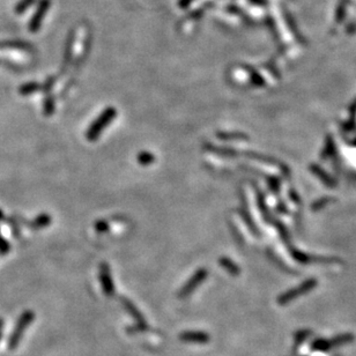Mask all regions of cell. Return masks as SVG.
I'll return each mask as SVG.
<instances>
[{"mask_svg":"<svg viewBox=\"0 0 356 356\" xmlns=\"http://www.w3.org/2000/svg\"><path fill=\"white\" fill-rule=\"evenodd\" d=\"M138 163L141 166H149L155 162V156L149 152H141L138 154Z\"/></svg>","mask_w":356,"mask_h":356,"instance_id":"obj_14","label":"cell"},{"mask_svg":"<svg viewBox=\"0 0 356 356\" xmlns=\"http://www.w3.org/2000/svg\"><path fill=\"white\" fill-rule=\"evenodd\" d=\"M122 303L124 304V307L126 308V310L129 311V312L131 313V315H133L134 318L137 319L139 323L144 324V318H142V316L140 315V312H139V311L137 310V309H135L134 305H133L132 303H131V302H130L129 300H127L126 297H122Z\"/></svg>","mask_w":356,"mask_h":356,"instance_id":"obj_13","label":"cell"},{"mask_svg":"<svg viewBox=\"0 0 356 356\" xmlns=\"http://www.w3.org/2000/svg\"><path fill=\"white\" fill-rule=\"evenodd\" d=\"M219 263H220V265H221V266L223 267V268L227 269L228 273L231 274V275H235V276L240 275V273H241L240 267H238L236 264H235V263H234L233 261H231L230 258L222 257V258H220V262H219Z\"/></svg>","mask_w":356,"mask_h":356,"instance_id":"obj_10","label":"cell"},{"mask_svg":"<svg viewBox=\"0 0 356 356\" xmlns=\"http://www.w3.org/2000/svg\"><path fill=\"white\" fill-rule=\"evenodd\" d=\"M35 2H36V0H20V1L16 3L14 10H15L16 14H23L29 7L33 6Z\"/></svg>","mask_w":356,"mask_h":356,"instance_id":"obj_16","label":"cell"},{"mask_svg":"<svg viewBox=\"0 0 356 356\" xmlns=\"http://www.w3.org/2000/svg\"><path fill=\"white\" fill-rule=\"evenodd\" d=\"M40 89H42V86L38 83H27L19 88V92L22 96H28Z\"/></svg>","mask_w":356,"mask_h":356,"instance_id":"obj_12","label":"cell"},{"mask_svg":"<svg viewBox=\"0 0 356 356\" xmlns=\"http://www.w3.org/2000/svg\"><path fill=\"white\" fill-rule=\"evenodd\" d=\"M3 219H5V214H3L2 209H0V221H1V220H3Z\"/></svg>","mask_w":356,"mask_h":356,"instance_id":"obj_21","label":"cell"},{"mask_svg":"<svg viewBox=\"0 0 356 356\" xmlns=\"http://www.w3.org/2000/svg\"><path fill=\"white\" fill-rule=\"evenodd\" d=\"M204 148L209 153H213V154H216L219 156H223V158H234V156L238 155V152L236 149L229 147H219V146L212 144H205Z\"/></svg>","mask_w":356,"mask_h":356,"instance_id":"obj_6","label":"cell"},{"mask_svg":"<svg viewBox=\"0 0 356 356\" xmlns=\"http://www.w3.org/2000/svg\"><path fill=\"white\" fill-rule=\"evenodd\" d=\"M51 216L49 214H41L38 215L37 218H35L33 221L30 222L29 226L33 228V229H43V228L48 227L50 223H51Z\"/></svg>","mask_w":356,"mask_h":356,"instance_id":"obj_11","label":"cell"},{"mask_svg":"<svg viewBox=\"0 0 356 356\" xmlns=\"http://www.w3.org/2000/svg\"><path fill=\"white\" fill-rule=\"evenodd\" d=\"M9 250H10L9 243L5 240V238L2 237V235L0 234V255L5 256V255L8 254Z\"/></svg>","mask_w":356,"mask_h":356,"instance_id":"obj_19","label":"cell"},{"mask_svg":"<svg viewBox=\"0 0 356 356\" xmlns=\"http://www.w3.org/2000/svg\"><path fill=\"white\" fill-rule=\"evenodd\" d=\"M207 275H208L207 269L199 268L197 272H195L193 275L190 277V280H188L187 282L184 284L179 293H178V297L179 298L187 297L188 295L192 294L195 289H197V287H199L202 282H204L206 277H207Z\"/></svg>","mask_w":356,"mask_h":356,"instance_id":"obj_4","label":"cell"},{"mask_svg":"<svg viewBox=\"0 0 356 356\" xmlns=\"http://www.w3.org/2000/svg\"><path fill=\"white\" fill-rule=\"evenodd\" d=\"M238 213H240L241 218L243 219V221L245 222V224H247V227L249 228V229H250L251 233L254 235H256V236H258V235H259L258 228L256 227L254 220H252V216L250 214V212H249L248 205H247V202H245V200H244L243 206H242L241 208H238Z\"/></svg>","mask_w":356,"mask_h":356,"instance_id":"obj_8","label":"cell"},{"mask_svg":"<svg viewBox=\"0 0 356 356\" xmlns=\"http://www.w3.org/2000/svg\"><path fill=\"white\" fill-rule=\"evenodd\" d=\"M180 340L186 341V343H199L205 344L209 340L207 333L204 332H195V331H190V332H184L180 334Z\"/></svg>","mask_w":356,"mask_h":356,"instance_id":"obj_7","label":"cell"},{"mask_svg":"<svg viewBox=\"0 0 356 356\" xmlns=\"http://www.w3.org/2000/svg\"><path fill=\"white\" fill-rule=\"evenodd\" d=\"M53 111H55V99H53L51 95L48 94L44 99L43 112L46 117H50V116H52Z\"/></svg>","mask_w":356,"mask_h":356,"instance_id":"obj_15","label":"cell"},{"mask_svg":"<svg viewBox=\"0 0 356 356\" xmlns=\"http://www.w3.org/2000/svg\"><path fill=\"white\" fill-rule=\"evenodd\" d=\"M116 116H117V111L115 108H112V106H109V108H106L104 110V111H102L101 115H99L97 118L91 123V125L89 126V129L87 130L86 137L88 140L95 141L96 139L99 137V134L102 133V131L116 118Z\"/></svg>","mask_w":356,"mask_h":356,"instance_id":"obj_1","label":"cell"},{"mask_svg":"<svg viewBox=\"0 0 356 356\" xmlns=\"http://www.w3.org/2000/svg\"><path fill=\"white\" fill-rule=\"evenodd\" d=\"M99 281H101L103 291L106 296H112L115 294V284H113L110 268L106 263H102L99 265Z\"/></svg>","mask_w":356,"mask_h":356,"instance_id":"obj_5","label":"cell"},{"mask_svg":"<svg viewBox=\"0 0 356 356\" xmlns=\"http://www.w3.org/2000/svg\"><path fill=\"white\" fill-rule=\"evenodd\" d=\"M94 228L95 230L97 231V233H106V231L109 230V222L105 221V220H98V221H96L95 224H94Z\"/></svg>","mask_w":356,"mask_h":356,"instance_id":"obj_18","label":"cell"},{"mask_svg":"<svg viewBox=\"0 0 356 356\" xmlns=\"http://www.w3.org/2000/svg\"><path fill=\"white\" fill-rule=\"evenodd\" d=\"M2 330H3V320L0 318V339H1V336H2Z\"/></svg>","mask_w":356,"mask_h":356,"instance_id":"obj_20","label":"cell"},{"mask_svg":"<svg viewBox=\"0 0 356 356\" xmlns=\"http://www.w3.org/2000/svg\"><path fill=\"white\" fill-rule=\"evenodd\" d=\"M50 6H51V0H40L37 2L36 10H35L34 15L31 16L29 23H28V29H29L30 33L35 34L41 29L42 22H43V19Z\"/></svg>","mask_w":356,"mask_h":356,"instance_id":"obj_3","label":"cell"},{"mask_svg":"<svg viewBox=\"0 0 356 356\" xmlns=\"http://www.w3.org/2000/svg\"><path fill=\"white\" fill-rule=\"evenodd\" d=\"M256 191H257V201H258V207L259 209H261V212L264 214V218H266L267 216V209H266V205H265V198H264V194H263V192H261L258 190V188H256Z\"/></svg>","mask_w":356,"mask_h":356,"instance_id":"obj_17","label":"cell"},{"mask_svg":"<svg viewBox=\"0 0 356 356\" xmlns=\"http://www.w3.org/2000/svg\"><path fill=\"white\" fill-rule=\"evenodd\" d=\"M34 319H35V313L30 310L24 311L22 315L19 317L15 325V329H14V331L9 337V340H8L9 350H15V348L19 346V343L21 341V339H22L23 333L26 332L28 326L34 322Z\"/></svg>","mask_w":356,"mask_h":356,"instance_id":"obj_2","label":"cell"},{"mask_svg":"<svg viewBox=\"0 0 356 356\" xmlns=\"http://www.w3.org/2000/svg\"><path fill=\"white\" fill-rule=\"evenodd\" d=\"M216 138L223 141H247L249 137L243 132H224V131H218Z\"/></svg>","mask_w":356,"mask_h":356,"instance_id":"obj_9","label":"cell"}]
</instances>
